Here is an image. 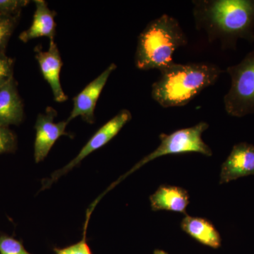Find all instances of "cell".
Masks as SVG:
<instances>
[{"mask_svg":"<svg viewBox=\"0 0 254 254\" xmlns=\"http://www.w3.org/2000/svg\"><path fill=\"white\" fill-rule=\"evenodd\" d=\"M195 28L204 32L210 43L235 50L242 39L254 43V0H194Z\"/></svg>","mask_w":254,"mask_h":254,"instance_id":"6da1fadb","label":"cell"},{"mask_svg":"<svg viewBox=\"0 0 254 254\" xmlns=\"http://www.w3.org/2000/svg\"><path fill=\"white\" fill-rule=\"evenodd\" d=\"M222 73L212 63H174L160 71V77L152 85V98L164 108L185 106L215 84Z\"/></svg>","mask_w":254,"mask_h":254,"instance_id":"7a4b0ae2","label":"cell"},{"mask_svg":"<svg viewBox=\"0 0 254 254\" xmlns=\"http://www.w3.org/2000/svg\"><path fill=\"white\" fill-rule=\"evenodd\" d=\"M187 43L188 38L177 19L162 14L150 21L138 36L135 66L143 71H162L175 63L173 55Z\"/></svg>","mask_w":254,"mask_h":254,"instance_id":"3957f363","label":"cell"},{"mask_svg":"<svg viewBox=\"0 0 254 254\" xmlns=\"http://www.w3.org/2000/svg\"><path fill=\"white\" fill-rule=\"evenodd\" d=\"M231 86L223 98L225 112L234 118L254 113V49L226 69Z\"/></svg>","mask_w":254,"mask_h":254,"instance_id":"277c9868","label":"cell"},{"mask_svg":"<svg viewBox=\"0 0 254 254\" xmlns=\"http://www.w3.org/2000/svg\"><path fill=\"white\" fill-rule=\"evenodd\" d=\"M208 128V123L200 122L194 126L177 130L170 134L161 133L159 136L160 144L158 148L140 160L128 173L122 177L115 185L130 174L141 168L145 164L165 155L196 153L207 157L212 156L213 151L211 148L205 143L202 138V135Z\"/></svg>","mask_w":254,"mask_h":254,"instance_id":"5b68a950","label":"cell"},{"mask_svg":"<svg viewBox=\"0 0 254 254\" xmlns=\"http://www.w3.org/2000/svg\"><path fill=\"white\" fill-rule=\"evenodd\" d=\"M131 112L127 109L122 110L120 113L117 114L113 118L105 123L95 132L94 135L88 140L86 144L76 155V158H73L66 166L55 172L49 179L43 180L41 190H44L49 188L60 177L63 176L64 175L74 168L88 155L109 143L114 137L118 134L122 128L131 120Z\"/></svg>","mask_w":254,"mask_h":254,"instance_id":"8992f818","label":"cell"},{"mask_svg":"<svg viewBox=\"0 0 254 254\" xmlns=\"http://www.w3.org/2000/svg\"><path fill=\"white\" fill-rule=\"evenodd\" d=\"M57 111L52 107H48L46 113H41L37 118L35 128L36 130L34 143V158L36 163H41L48 156L55 142L60 137L69 136L66 131L68 122L55 123Z\"/></svg>","mask_w":254,"mask_h":254,"instance_id":"52a82bcc","label":"cell"},{"mask_svg":"<svg viewBox=\"0 0 254 254\" xmlns=\"http://www.w3.org/2000/svg\"><path fill=\"white\" fill-rule=\"evenodd\" d=\"M118 66L115 63H112L108 67L100 73L77 95L73 98V106L71 114L66 121L68 123L74 120L78 117H81L83 121L88 124L95 123V110L97 102L111 73L115 71Z\"/></svg>","mask_w":254,"mask_h":254,"instance_id":"ba28073f","label":"cell"},{"mask_svg":"<svg viewBox=\"0 0 254 254\" xmlns=\"http://www.w3.org/2000/svg\"><path fill=\"white\" fill-rule=\"evenodd\" d=\"M41 45H38L34 49L35 58L39 64L43 78L48 82L53 91L55 101L63 103L68 100L60 82V72L63 67V60L58 45L55 40L50 41L49 48L43 51Z\"/></svg>","mask_w":254,"mask_h":254,"instance_id":"9c48e42d","label":"cell"},{"mask_svg":"<svg viewBox=\"0 0 254 254\" xmlns=\"http://www.w3.org/2000/svg\"><path fill=\"white\" fill-rule=\"evenodd\" d=\"M250 175H254V145L241 142L234 145L222 164L220 185Z\"/></svg>","mask_w":254,"mask_h":254,"instance_id":"30bf717a","label":"cell"},{"mask_svg":"<svg viewBox=\"0 0 254 254\" xmlns=\"http://www.w3.org/2000/svg\"><path fill=\"white\" fill-rule=\"evenodd\" d=\"M24 118L23 103L14 77L0 87V126L19 125Z\"/></svg>","mask_w":254,"mask_h":254,"instance_id":"8fae6325","label":"cell"},{"mask_svg":"<svg viewBox=\"0 0 254 254\" xmlns=\"http://www.w3.org/2000/svg\"><path fill=\"white\" fill-rule=\"evenodd\" d=\"M34 3L36 11L31 26L22 32L18 38L25 43L41 37H47L50 41H53L56 35L55 17L57 13L48 7V3L44 0H35Z\"/></svg>","mask_w":254,"mask_h":254,"instance_id":"7c38bea8","label":"cell"},{"mask_svg":"<svg viewBox=\"0 0 254 254\" xmlns=\"http://www.w3.org/2000/svg\"><path fill=\"white\" fill-rule=\"evenodd\" d=\"M150 202L153 211L167 210L187 215L190 195L182 187L162 185L150 195Z\"/></svg>","mask_w":254,"mask_h":254,"instance_id":"4fadbf2b","label":"cell"},{"mask_svg":"<svg viewBox=\"0 0 254 254\" xmlns=\"http://www.w3.org/2000/svg\"><path fill=\"white\" fill-rule=\"evenodd\" d=\"M181 228L187 235L202 245L212 249L221 247L222 239L220 233L206 219L185 215L181 222Z\"/></svg>","mask_w":254,"mask_h":254,"instance_id":"5bb4252c","label":"cell"},{"mask_svg":"<svg viewBox=\"0 0 254 254\" xmlns=\"http://www.w3.org/2000/svg\"><path fill=\"white\" fill-rule=\"evenodd\" d=\"M21 16H0V53H6L10 38L16 29Z\"/></svg>","mask_w":254,"mask_h":254,"instance_id":"9a60e30c","label":"cell"},{"mask_svg":"<svg viewBox=\"0 0 254 254\" xmlns=\"http://www.w3.org/2000/svg\"><path fill=\"white\" fill-rule=\"evenodd\" d=\"M17 146L16 134L9 127L0 126V155L13 153Z\"/></svg>","mask_w":254,"mask_h":254,"instance_id":"2e32d148","label":"cell"},{"mask_svg":"<svg viewBox=\"0 0 254 254\" xmlns=\"http://www.w3.org/2000/svg\"><path fill=\"white\" fill-rule=\"evenodd\" d=\"M29 2L27 0H0V16H21L22 9Z\"/></svg>","mask_w":254,"mask_h":254,"instance_id":"e0dca14e","label":"cell"},{"mask_svg":"<svg viewBox=\"0 0 254 254\" xmlns=\"http://www.w3.org/2000/svg\"><path fill=\"white\" fill-rule=\"evenodd\" d=\"M0 254H31L25 250L21 242L13 237L2 235L0 236Z\"/></svg>","mask_w":254,"mask_h":254,"instance_id":"ac0fdd59","label":"cell"},{"mask_svg":"<svg viewBox=\"0 0 254 254\" xmlns=\"http://www.w3.org/2000/svg\"><path fill=\"white\" fill-rule=\"evenodd\" d=\"M14 59L0 53V87L14 78Z\"/></svg>","mask_w":254,"mask_h":254,"instance_id":"d6986e66","label":"cell"},{"mask_svg":"<svg viewBox=\"0 0 254 254\" xmlns=\"http://www.w3.org/2000/svg\"><path fill=\"white\" fill-rule=\"evenodd\" d=\"M88 222H85L83 239L74 245L63 249L55 248L56 254H92L91 250L86 242V229Z\"/></svg>","mask_w":254,"mask_h":254,"instance_id":"ffe728a7","label":"cell"},{"mask_svg":"<svg viewBox=\"0 0 254 254\" xmlns=\"http://www.w3.org/2000/svg\"><path fill=\"white\" fill-rule=\"evenodd\" d=\"M153 254H168L167 252H165V251L156 250L154 251V253Z\"/></svg>","mask_w":254,"mask_h":254,"instance_id":"44dd1931","label":"cell"}]
</instances>
